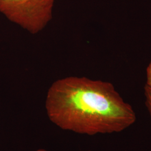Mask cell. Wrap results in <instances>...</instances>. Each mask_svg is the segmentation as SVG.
<instances>
[{
	"label": "cell",
	"mask_w": 151,
	"mask_h": 151,
	"mask_svg": "<svg viewBox=\"0 0 151 151\" xmlns=\"http://www.w3.org/2000/svg\"><path fill=\"white\" fill-rule=\"evenodd\" d=\"M45 109L56 127L82 135L119 133L137 120L134 109L111 83L86 77L54 81L47 93Z\"/></svg>",
	"instance_id": "obj_1"
},
{
	"label": "cell",
	"mask_w": 151,
	"mask_h": 151,
	"mask_svg": "<svg viewBox=\"0 0 151 151\" xmlns=\"http://www.w3.org/2000/svg\"><path fill=\"white\" fill-rule=\"evenodd\" d=\"M56 0H0V13L32 34L43 31L52 21Z\"/></svg>",
	"instance_id": "obj_2"
},
{
	"label": "cell",
	"mask_w": 151,
	"mask_h": 151,
	"mask_svg": "<svg viewBox=\"0 0 151 151\" xmlns=\"http://www.w3.org/2000/svg\"><path fill=\"white\" fill-rule=\"evenodd\" d=\"M145 104L149 114L151 125V88L145 86Z\"/></svg>",
	"instance_id": "obj_3"
},
{
	"label": "cell",
	"mask_w": 151,
	"mask_h": 151,
	"mask_svg": "<svg viewBox=\"0 0 151 151\" xmlns=\"http://www.w3.org/2000/svg\"><path fill=\"white\" fill-rule=\"evenodd\" d=\"M146 77V86L151 88V62L147 68Z\"/></svg>",
	"instance_id": "obj_4"
},
{
	"label": "cell",
	"mask_w": 151,
	"mask_h": 151,
	"mask_svg": "<svg viewBox=\"0 0 151 151\" xmlns=\"http://www.w3.org/2000/svg\"><path fill=\"white\" fill-rule=\"evenodd\" d=\"M35 151H48V150H47L46 149H44V148H39L38 150H37Z\"/></svg>",
	"instance_id": "obj_5"
},
{
	"label": "cell",
	"mask_w": 151,
	"mask_h": 151,
	"mask_svg": "<svg viewBox=\"0 0 151 151\" xmlns=\"http://www.w3.org/2000/svg\"><path fill=\"white\" fill-rule=\"evenodd\" d=\"M91 151V150H86V151Z\"/></svg>",
	"instance_id": "obj_6"
}]
</instances>
